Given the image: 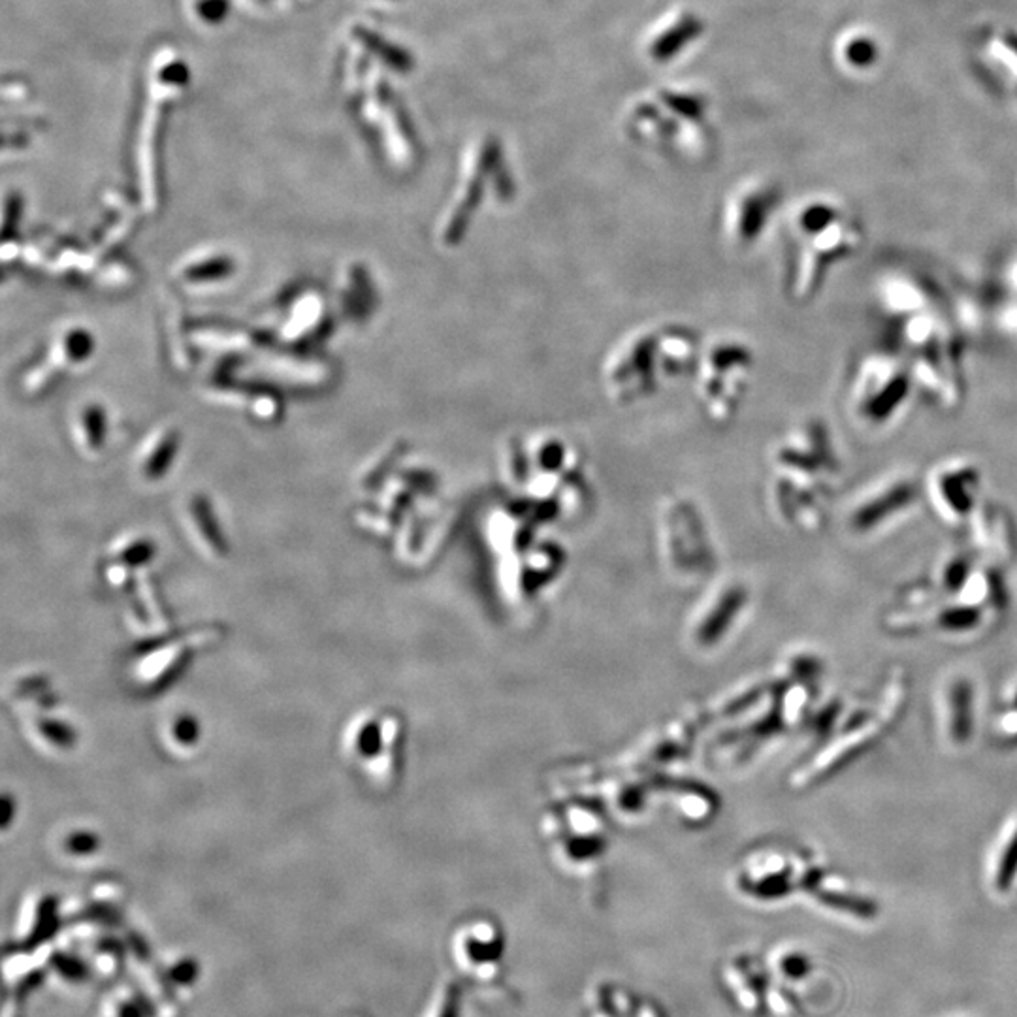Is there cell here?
Instances as JSON below:
<instances>
[{
	"label": "cell",
	"mask_w": 1017,
	"mask_h": 1017,
	"mask_svg": "<svg viewBox=\"0 0 1017 1017\" xmlns=\"http://www.w3.org/2000/svg\"><path fill=\"white\" fill-rule=\"evenodd\" d=\"M844 475L835 434L827 420L808 415L793 422L765 452V498L782 524L816 530Z\"/></svg>",
	"instance_id": "cell-1"
},
{
	"label": "cell",
	"mask_w": 1017,
	"mask_h": 1017,
	"mask_svg": "<svg viewBox=\"0 0 1017 1017\" xmlns=\"http://www.w3.org/2000/svg\"><path fill=\"white\" fill-rule=\"evenodd\" d=\"M500 479L513 500L543 518H575L594 500L588 454L552 428L526 430L501 445Z\"/></svg>",
	"instance_id": "cell-2"
},
{
	"label": "cell",
	"mask_w": 1017,
	"mask_h": 1017,
	"mask_svg": "<svg viewBox=\"0 0 1017 1017\" xmlns=\"http://www.w3.org/2000/svg\"><path fill=\"white\" fill-rule=\"evenodd\" d=\"M705 338L694 324L658 319L614 341L599 362V385L614 407H639L694 377Z\"/></svg>",
	"instance_id": "cell-3"
},
{
	"label": "cell",
	"mask_w": 1017,
	"mask_h": 1017,
	"mask_svg": "<svg viewBox=\"0 0 1017 1017\" xmlns=\"http://www.w3.org/2000/svg\"><path fill=\"white\" fill-rule=\"evenodd\" d=\"M784 240L782 287L795 306H807L837 268L861 253L865 226L837 198L808 196L788 211Z\"/></svg>",
	"instance_id": "cell-4"
},
{
	"label": "cell",
	"mask_w": 1017,
	"mask_h": 1017,
	"mask_svg": "<svg viewBox=\"0 0 1017 1017\" xmlns=\"http://www.w3.org/2000/svg\"><path fill=\"white\" fill-rule=\"evenodd\" d=\"M893 324L897 351L908 362L921 396L944 413L959 411L969 394L967 345L950 304L923 309Z\"/></svg>",
	"instance_id": "cell-5"
},
{
	"label": "cell",
	"mask_w": 1017,
	"mask_h": 1017,
	"mask_svg": "<svg viewBox=\"0 0 1017 1017\" xmlns=\"http://www.w3.org/2000/svg\"><path fill=\"white\" fill-rule=\"evenodd\" d=\"M920 388L899 351H872L854 368L844 409L859 434L884 437L908 417Z\"/></svg>",
	"instance_id": "cell-6"
},
{
	"label": "cell",
	"mask_w": 1017,
	"mask_h": 1017,
	"mask_svg": "<svg viewBox=\"0 0 1017 1017\" xmlns=\"http://www.w3.org/2000/svg\"><path fill=\"white\" fill-rule=\"evenodd\" d=\"M758 364V349L737 332L705 338L690 385L707 424L720 430L735 424L754 388Z\"/></svg>",
	"instance_id": "cell-7"
},
{
	"label": "cell",
	"mask_w": 1017,
	"mask_h": 1017,
	"mask_svg": "<svg viewBox=\"0 0 1017 1017\" xmlns=\"http://www.w3.org/2000/svg\"><path fill=\"white\" fill-rule=\"evenodd\" d=\"M515 198L517 181L507 170L500 153H488L486 149L473 151L466 159L454 198L439 217L436 226L439 247L447 251L460 249L486 213L509 208Z\"/></svg>",
	"instance_id": "cell-8"
},
{
	"label": "cell",
	"mask_w": 1017,
	"mask_h": 1017,
	"mask_svg": "<svg viewBox=\"0 0 1017 1017\" xmlns=\"http://www.w3.org/2000/svg\"><path fill=\"white\" fill-rule=\"evenodd\" d=\"M778 210L780 191L773 181L750 179L737 185L720 211L722 243L737 255L756 251L775 225Z\"/></svg>",
	"instance_id": "cell-9"
},
{
	"label": "cell",
	"mask_w": 1017,
	"mask_h": 1017,
	"mask_svg": "<svg viewBox=\"0 0 1017 1017\" xmlns=\"http://www.w3.org/2000/svg\"><path fill=\"white\" fill-rule=\"evenodd\" d=\"M923 494L942 520H972L985 501L984 468L967 454L944 456L923 473Z\"/></svg>",
	"instance_id": "cell-10"
},
{
	"label": "cell",
	"mask_w": 1017,
	"mask_h": 1017,
	"mask_svg": "<svg viewBox=\"0 0 1017 1017\" xmlns=\"http://www.w3.org/2000/svg\"><path fill=\"white\" fill-rule=\"evenodd\" d=\"M921 500L923 475L910 468L889 469L857 492L848 515L850 528L859 535L878 532L910 515Z\"/></svg>",
	"instance_id": "cell-11"
},
{
	"label": "cell",
	"mask_w": 1017,
	"mask_h": 1017,
	"mask_svg": "<svg viewBox=\"0 0 1017 1017\" xmlns=\"http://www.w3.org/2000/svg\"><path fill=\"white\" fill-rule=\"evenodd\" d=\"M874 300L891 323L948 302L942 289L929 275L910 268H895L880 275L874 289Z\"/></svg>",
	"instance_id": "cell-12"
},
{
	"label": "cell",
	"mask_w": 1017,
	"mask_h": 1017,
	"mask_svg": "<svg viewBox=\"0 0 1017 1017\" xmlns=\"http://www.w3.org/2000/svg\"><path fill=\"white\" fill-rule=\"evenodd\" d=\"M987 315L995 334L1017 347V249L999 262Z\"/></svg>",
	"instance_id": "cell-13"
},
{
	"label": "cell",
	"mask_w": 1017,
	"mask_h": 1017,
	"mask_svg": "<svg viewBox=\"0 0 1017 1017\" xmlns=\"http://www.w3.org/2000/svg\"><path fill=\"white\" fill-rule=\"evenodd\" d=\"M953 735L963 741L970 731V690L967 684H959L953 688Z\"/></svg>",
	"instance_id": "cell-14"
},
{
	"label": "cell",
	"mask_w": 1017,
	"mask_h": 1017,
	"mask_svg": "<svg viewBox=\"0 0 1017 1017\" xmlns=\"http://www.w3.org/2000/svg\"><path fill=\"white\" fill-rule=\"evenodd\" d=\"M1016 867H1017V835L1016 837H1014V840H1012L1010 848L1006 850V854H1004V861H1002L1001 867V880H1006V878H1010V876H1012V872H1014V869H1016Z\"/></svg>",
	"instance_id": "cell-15"
}]
</instances>
